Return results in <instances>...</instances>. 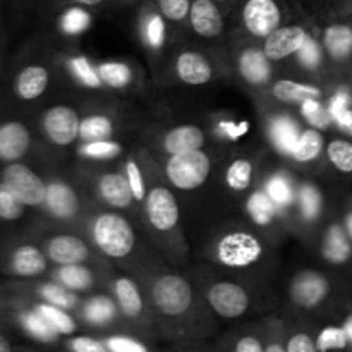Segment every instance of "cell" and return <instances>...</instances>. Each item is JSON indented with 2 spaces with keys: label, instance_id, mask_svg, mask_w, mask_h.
<instances>
[{
  "label": "cell",
  "instance_id": "obj_1",
  "mask_svg": "<svg viewBox=\"0 0 352 352\" xmlns=\"http://www.w3.org/2000/svg\"><path fill=\"white\" fill-rule=\"evenodd\" d=\"M95 243L107 256L124 258L134 248V230L119 213H102L93 223Z\"/></svg>",
  "mask_w": 352,
  "mask_h": 352
},
{
  "label": "cell",
  "instance_id": "obj_2",
  "mask_svg": "<svg viewBox=\"0 0 352 352\" xmlns=\"http://www.w3.org/2000/svg\"><path fill=\"white\" fill-rule=\"evenodd\" d=\"M210 167H212L210 157L198 148V150L172 155L165 170H167L168 181L175 188L182 189V191H191V189L205 184L210 174Z\"/></svg>",
  "mask_w": 352,
  "mask_h": 352
},
{
  "label": "cell",
  "instance_id": "obj_3",
  "mask_svg": "<svg viewBox=\"0 0 352 352\" xmlns=\"http://www.w3.org/2000/svg\"><path fill=\"white\" fill-rule=\"evenodd\" d=\"M0 181L26 206H41L47 195V182L21 162L6 164L0 170Z\"/></svg>",
  "mask_w": 352,
  "mask_h": 352
},
{
  "label": "cell",
  "instance_id": "obj_4",
  "mask_svg": "<svg viewBox=\"0 0 352 352\" xmlns=\"http://www.w3.org/2000/svg\"><path fill=\"white\" fill-rule=\"evenodd\" d=\"M153 301L164 315L179 316L191 306V287L179 275H164L153 285Z\"/></svg>",
  "mask_w": 352,
  "mask_h": 352
},
{
  "label": "cell",
  "instance_id": "obj_5",
  "mask_svg": "<svg viewBox=\"0 0 352 352\" xmlns=\"http://www.w3.org/2000/svg\"><path fill=\"white\" fill-rule=\"evenodd\" d=\"M263 253L260 239L250 232H232L222 237L217 246V258L227 267H248Z\"/></svg>",
  "mask_w": 352,
  "mask_h": 352
},
{
  "label": "cell",
  "instance_id": "obj_6",
  "mask_svg": "<svg viewBox=\"0 0 352 352\" xmlns=\"http://www.w3.org/2000/svg\"><path fill=\"white\" fill-rule=\"evenodd\" d=\"M79 126H81L79 116L71 107L65 105L52 107L41 119V127L47 138L58 146H67L74 143L79 138Z\"/></svg>",
  "mask_w": 352,
  "mask_h": 352
},
{
  "label": "cell",
  "instance_id": "obj_7",
  "mask_svg": "<svg viewBox=\"0 0 352 352\" xmlns=\"http://www.w3.org/2000/svg\"><path fill=\"white\" fill-rule=\"evenodd\" d=\"M243 23L251 34L267 38L280 26V7L275 0H246L243 6Z\"/></svg>",
  "mask_w": 352,
  "mask_h": 352
},
{
  "label": "cell",
  "instance_id": "obj_8",
  "mask_svg": "<svg viewBox=\"0 0 352 352\" xmlns=\"http://www.w3.org/2000/svg\"><path fill=\"white\" fill-rule=\"evenodd\" d=\"M47 270V256L34 244H17L3 256V272L14 277H38Z\"/></svg>",
  "mask_w": 352,
  "mask_h": 352
},
{
  "label": "cell",
  "instance_id": "obj_9",
  "mask_svg": "<svg viewBox=\"0 0 352 352\" xmlns=\"http://www.w3.org/2000/svg\"><path fill=\"white\" fill-rule=\"evenodd\" d=\"M330 296V280L318 272H301L292 280L291 298L301 308H316Z\"/></svg>",
  "mask_w": 352,
  "mask_h": 352
},
{
  "label": "cell",
  "instance_id": "obj_10",
  "mask_svg": "<svg viewBox=\"0 0 352 352\" xmlns=\"http://www.w3.org/2000/svg\"><path fill=\"white\" fill-rule=\"evenodd\" d=\"M208 302L217 315L237 318L244 315L250 305L248 292L234 282H219L208 291Z\"/></svg>",
  "mask_w": 352,
  "mask_h": 352
},
{
  "label": "cell",
  "instance_id": "obj_11",
  "mask_svg": "<svg viewBox=\"0 0 352 352\" xmlns=\"http://www.w3.org/2000/svg\"><path fill=\"white\" fill-rule=\"evenodd\" d=\"M31 148V133L21 120L0 122V164L19 162Z\"/></svg>",
  "mask_w": 352,
  "mask_h": 352
},
{
  "label": "cell",
  "instance_id": "obj_12",
  "mask_svg": "<svg viewBox=\"0 0 352 352\" xmlns=\"http://www.w3.org/2000/svg\"><path fill=\"white\" fill-rule=\"evenodd\" d=\"M146 215L157 230H170L179 222V205L174 195L165 188L151 189L146 198Z\"/></svg>",
  "mask_w": 352,
  "mask_h": 352
},
{
  "label": "cell",
  "instance_id": "obj_13",
  "mask_svg": "<svg viewBox=\"0 0 352 352\" xmlns=\"http://www.w3.org/2000/svg\"><path fill=\"white\" fill-rule=\"evenodd\" d=\"M308 33L302 26H278L265 38L263 52L270 60H282L287 55L298 54L299 48L305 45Z\"/></svg>",
  "mask_w": 352,
  "mask_h": 352
},
{
  "label": "cell",
  "instance_id": "obj_14",
  "mask_svg": "<svg viewBox=\"0 0 352 352\" xmlns=\"http://www.w3.org/2000/svg\"><path fill=\"white\" fill-rule=\"evenodd\" d=\"M43 206L52 217L60 220L74 219L79 212V199L74 189L69 184L55 181L47 184V195H45Z\"/></svg>",
  "mask_w": 352,
  "mask_h": 352
},
{
  "label": "cell",
  "instance_id": "obj_15",
  "mask_svg": "<svg viewBox=\"0 0 352 352\" xmlns=\"http://www.w3.org/2000/svg\"><path fill=\"white\" fill-rule=\"evenodd\" d=\"M189 19L199 36H219L223 30V17L215 0H192Z\"/></svg>",
  "mask_w": 352,
  "mask_h": 352
},
{
  "label": "cell",
  "instance_id": "obj_16",
  "mask_svg": "<svg viewBox=\"0 0 352 352\" xmlns=\"http://www.w3.org/2000/svg\"><path fill=\"white\" fill-rule=\"evenodd\" d=\"M48 82H50V74L47 67L40 64H30L17 72L14 79V93L23 102H33L47 91Z\"/></svg>",
  "mask_w": 352,
  "mask_h": 352
},
{
  "label": "cell",
  "instance_id": "obj_17",
  "mask_svg": "<svg viewBox=\"0 0 352 352\" xmlns=\"http://www.w3.org/2000/svg\"><path fill=\"white\" fill-rule=\"evenodd\" d=\"M89 251L85 241L69 234L52 237L47 243V256L57 265H72L81 263L88 258Z\"/></svg>",
  "mask_w": 352,
  "mask_h": 352
},
{
  "label": "cell",
  "instance_id": "obj_18",
  "mask_svg": "<svg viewBox=\"0 0 352 352\" xmlns=\"http://www.w3.org/2000/svg\"><path fill=\"white\" fill-rule=\"evenodd\" d=\"M322 254L329 263L346 265L352 261V243L344 223H332L323 236Z\"/></svg>",
  "mask_w": 352,
  "mask_h": 352
},
{
  "label": "cell",
  "instance_id": "obj_19",
  "mask_svg": "<svg viewBox=\"0 0 352 352\" xmlns=\"http://www.w3.org/2000/svg\"><path fill=\"white\" fill-rule=\"evenodd\" d=\"M175 71L186 85H205L212 79V65L201 54H196V52H184L179 55Z\"/></svg>",
  "mask_w": 352,
  "mask_h": 352
},
{
  "label": "cell",
  "instance_id": "obj_20",
  "mask_svg": "<svg viewBox=\"0 0 352 352\" xmlns=\"http://www.w3.org/2000/svg\"><path fill=\"white\" fill-rule=\"evenodd\" d=\"M327 52L336 62H347L352 58V23L330 24L323 34Z\"/></svg>",
  "mask_w": 352,
  "mask_h": 352
},
{
  "label": "cell",
  "instance_id": "obj_21",
  "mask_svg": "<svg viewBox=\"0 0 352 352\" xmlns=\"http://www.w3.org/2000/svg\"><path fill=\"white\" fill-rule=\"evenodd\" d=\"M98 188L105 203H109L110 206H116V208H126L134 199L129 179L124 174H117V172L105 174L100 179Z\"/></svg>",
  "mask_w": 352,
  "mask_h": 352
},
{
  "label": "cell",
  "instance_id": "obj_22",
  "mask_svg": "<svg viewBox=\"0 0 352 352\" xmlns=\"http://www.w3.org/2000/svg\"><path fill=\"white\" fill-rule=\"evenodd\" d=\"M205 143V133L198 126H179L165 134L162 146L167 153L175 155L182 151L198 150Z\"/></svg>",
  "mask_w": 352,
  "mask_h": 352
},
{
  "label": "cell",
  "instance_id": "obj_23",
  "mask_svg": "<svg viewBox=\"0 0 352 352\" xmlns=\"http://www.w3.org/2000/svg\"><path fill=\"white\" fill-rule=\"evenodd\" d=\"M239 71L241 76H243L248 82H251V85H261V82L270 79V58L265 55L263 50L250 48V50H246L241 55Z\"/></svg>",
  "mask_w": 352,
  "mask_h": 352
},
{
  "label": "cell",
  "instance_id": "obj_24",
  "mask_svg": "<svg viewBox=\"0 0 352 352\" xmlns=\"http://www.w3.org/2000/svg\"><path fill=\"white\" fill-rule=\"evenodd\" d=\"M274 96L284 103H302L309 98H320L322 89L313 85H302V82L291 81V79H280L274 85Z\"/></svg>",
  "mask_w": 352,
  "mask_h": 352
},
{
  "label": "cell",
  "instance_id": "obj_25",
  "mask_svg": "<svg viewBox=\"0 0 352 352\" xmlns=\"http://www.w3.org/2000/svg\"><path fill=\"white\" fill-rule=\"evenodd\" d=\"M325 150V140L318 129H306L299 136L294 150L291 151L292 158L299 164H308V162L316 160Z\"/></svg>",
  "mask_w": 352,
  "mask_h": 352
},
{
  "label": "cell",
  "instance_id": "obj_26",
  "mask_svg": "<svg viewBox=\"0 0 352 352\" xmlns=\"http://www.w3.org/2000/svg\"><path fill=\"white\" fill-rule=\"evenodd\" d=\"M327 158L333 170L342 175H352V138H333L325 146Z\"/></svg>",
  "mask_w": 352,
  "mask_h": 352
},
{
  "label": "cell",
  "instance_id": "obj_27",
  "mask_svg": "<svg viewBox=\"0 0 352 352\" xmlns=\"http://www.w3.org/2000/svg\"><path fill=\"white\" fill-rule=\"evenodd\" d=\"M116 296L122 308L124 315L129 318H136L143 311V299L138 285L131 278L122 277L116 282Z\"/></svg>",
  "mask_w": 352,
  "mask_h": 352
},
{
  "label": "cell",
  "instance_id": "obj_28",
  "mask_svg": "<svg viewBox=\"0 0 352 352\" xmlns=\"http://www.w3.org/2000/svg\"><path fill=\"white\" fill-rule=\"evenodd\" d=\"M19 320H21V325H23V329L36 340H43V342H54V340H57V337L60 336V333L57 332V329H55V327L52 325V323L48 322V320L41 315V313H38L34 308L31 309V311L21 313Z\"/></svg>",
  "mask_w": 352,
  "mask_h": 352
},
{
  "label": "cell",
  "instance_id": "obj_29",
  "mask_svg": "<svg viewBox=\"0 0 352 352\" xmlns=\"http://www.w3.org/2000/svg\"><path fill=\"white\" fill-rule=\"evenodd\" d=\"M299 136L301 134H299L296 122L287 119V117H278L272 124V140H274L275 146L280 151H284V153H291L294 150Z\"/></svg>",
  "mask_w": 352,
  "mask_h": 352
},
{
  "label": "cell",
  "instance_id": "obj_30",
  "mask_svg": "<svg viewBox=\"0 0 352 352\" xmlns=\"http://www.w3.org/2000/svg\"><path fill=\"white\" fill-rule=\"evenodd\" d=\"M112 134V120L105 116H89L86 117V119H82L81 126H79V136H81V140H85L86 143L109 140Z\"/></svg>",
  "mask_w": 352,
  "mask_h": 352
},
{
  "label": "cell",
  "instance_id": "obj_31",
  "mask_svg": "<svg viewBox=\"0 0 352 352\" xmlns=\"http://www.w3.org/2000/svg\"><path fill=\"white\" fill-rule=\"evenodd\" d=\"M57 277L64 284V287L72 289V291H82V289L91 287L93 284V274L79 263L62 265Z\"/></svg>",
  "mask_w": 352,
  "mask_h": 352
},
{
  "label": "cell",
  "instance_id": "obj_32",
  "mask_svg": "<svg viewBox=\"0 0 352 352\" xmlns=\"http://www.w3.org/2000/svg\"><path fill=\"white\" fill-rule=\"evenodd\" d=\"M330 117L337 124L340 131L352 138V109H351V95L347 91H340L333 96L332 103L329 107Z\"/></svg>",
  "mask_w": 352,
  "mask_h": 352
},
{
  "label": "cell",
  "instance_id": "obj_33",
  "mask_svg": "<svg viewBox=\"0 0 352 352\" xmlns=\"http://www.w3.org/2000/svg\"><path fill=\"white\" fill-rule=\"evenodd\" d=\"M28 206L0 181V222L12 223L24 217Z\"/></svg>",
  "mask_w": 352,
  "mask_h": 352
},
{
  "label": "cell",
  "instance_id": "obj_34",
  "mask_svg": "<svg viewBox=\"0 0 352 352\" xmlns=\"http://www.w3.org/2000/svg\"><path fill=\"white\" fill-rule=\"evenodd\" d=\"M34 309H36L38 313H41V315H43L45 318L57 329V332L62 333V336H71V333H74L76 329H78L76 322L71 318V315H67V313L64 311V308H58V306L50 305V302L45 301L34 306Z\"/></svg>",
  "mask_w": 352,
  "mask_h": 352
},
{
  "label": "cell",
  "instance_id": "obj_35",
  "mask_svg": "<svg viewBox=\"0 0 352 352\" xmlns=\"http://www.w3.org/2000/svg\"><path fill=\"white\" fill-rule=\"evenodd\" d=\"M113 315H116L113 302L109 298H105V296L93 298L85 308L86 320L93 323V325H107L109 322H112Z\"/></svg>",
  "mask_w": 352,
  "mask_h": 352
},
{
  "label": "cell",
  "instance_id": "obj_36",
  "mask_svg": "<svg viewBox=\"0 0 352 352\" xmlns=\"http://www.w3.org/2000/svg\"><path fill=\"white\" fill-rule=\"evenodd\" d=\"M248 212L253 217L254 222L265 226V223H268L274 219L275 203L272 201V198L267 192H254L250 198V201H248Z\"/></svg>",
  "mask_w": 352,
  "mask_h": 352
},
{
  "label": "cell",
  "instance_id": "obj_37",
  "mask_svg": "<svg viewBox=\"0 0 352 352\" xmlns=\"http://www.w3.org/2000/svg\"><path fill=\"white\" fill-rule=\"evenodd\" d=\"M251 177H253V167H251V162L246 160V158H239V160L232 162V165L227 170V184L234 191H246L251 184Z\"/></svg>",
  "mask_w": 352,
  "mask_h": 352
},
{
  "label": "cell",
  "instance_id": "obj_38",
  "mask_svg": "<svg viewBox=\"0 0 352 352\" xmlns=\"http://www.w3.org/2000/svg\"><path fill=\"white\" fill-rule=\"evenodd\" d=\"M98 76L103 82H107L112 88H122L133 79L131 69L126 64L119 62H107L98 67Z\"/></svg>",
  "mask_w": 352,
  "mask_h": 352
},
{
  "label": "cell",
  "instance_id": "obj_39",
  "mask_svg": "<svg viewBox=\"0 0 352 352\" xmlns=\"http://www.w3.org/2000/svg\"><path fill=\"white\" fill-rule=\"evenodd\" d=\"M267 195L270 196L272 201L278 206L289 205L292 201V186L285 175L278 174L268 181L267 184Z\"/></svg>",
  "mask_w": 352,
  "mask_h": 352
},
{
  "label": "cell",
  "instance_id": "obj_40",
  "mask_svg": "<svg viewBox=\"0 0 352 352\" xmlns=\"http://www.w3.org/2000/svg\"><path fill=\"white\" fill-rule=\"evenodd\" d=\"M347 346H349V339H347L344 327H327L316 339L318 351L346 349Z\"/></svg>",
  "mask_w": 352,
  "mask_h": 352
},
{
  "label": "cell",
  "instance_id": "obj_41",
  "mask_svg": "<svg viewBox=\"0 0 352 352\" xmlns=\"http://www.w3.org/2000/svg\"><path fill=\"white\" fill-rule=\"evenodd\" d=\"M65 289L60 287V285H55V284H45L38 289V294L43 298V301L50 302V305L58 306V308L69 309L76 305V298L72 294H69Z\"/></svg>",
  "mask_w": 352,
  "mask_h": 352
},
{
  "label": "cell",
  "instance_id": "obj_42",
  "mask_svg": "<svg viewBox=\"0 0 352 352\" xmlns=\"http://www.w3.org/2000/svg\"><path fill=\"white\" fill-rule=\"evenodd\" d=\"M301 110L302 116H305L313 126L318 127V129H323V127H327L332 122L329 109H325V107L320 103V98H309L306 100V102H302Z\"/></svg>",
  "mask_w": 352,
  "mask_h": 352
},
{
  "label": "cell",
  "instance_id": "obj_43",
  "mask_svg": "<svg viewBox=\"0 0 352 352\" xmlns=\"http://www.w3.org/2000/svg\"><path fill=\"white\" fill-rule=\"evenodd\" d=\"M89 23H91V17H89V14L85 9H81V7H69L64 12V16H62L60 24L62 30L67 31L69 34H76L86 30Z\"/></svg>",
  "mask_w": 352,
  "mask_h": 352
},
{
  "label": "cell",
  "instance_id": "obj_44",
  "mask_svg": "<svg viewBox=\"0 0 352 352\" xmlns=\"http://www.w3.org/2000/svg\"><path fill=\"white\" fill-rule=\"evenodd\" d=\"M299 199H301V210L302 215L308 220L316 219L322 210V196H320L318 189L311 184L302 186L299 191Z\"/></svg>",
  "mask_w": 352,
  "mask_h": 352
},
{
  "label": "cell",
  "instance_id": "obj_45",
  "mask_svg": "<svg viewBox=\"0 0 352 352\" xmlns=\"http://www.w3.org/2000/svg\"><path fill=\"white\" fill-rule=\"evenodd\" d=\"M157 3L162 16L175 23L186 19L191 10V0H157Z\"/></svg>",
  "mask_w": 352,
  "mask_h": 352
},
{
  "label": "cell",
  "instance_id": "obj_46",
  "mask_svg": "<svg viewBox=\"0 0 352 352\" xmlns=\"http://www.w3.org/2000/svg\"><path fill=\"white\" fill-rule=\"evenodd\" d=\"M120 151V146L117 143H112V141H93V143H88L85 148H82V153L88 155V157L93 158H110L116 157Z\"/></svg>",
  "mask_w": 352,
  "mask_h": 352
},
{
  "label": "cell",
  "instance_id": "obj_47",
  "mask_svg": "<svg viewBox=\"0 0 352 352\" xmlns=\"http://www.w3.org/2000/svg\"><path fill=\"white\" fill-rule=\"evenodd\" d=\"M126 175L129 179L131 189H133V195L138 201L144 199V182H143V175H141L140 165L136 164L134 160H129L126 164Z\"/></svg>",
  "mask_w": 352,
  "mask_h": 352
},
{
  "label": "cell",
  "instance_id": "obj_48",
  "mask_svg": "<svg viewBox=\"0 0 352 352\" xmlns=\"http://www.w3.org/2000/svg\"><path fill=\"white\" fill-rule=\"evenodd\" d=\"M298 54H299V60H301L302 64L309 69H315L316 65L320 64V57H322V55H320L318 45H316V41L313 40L309 34H308V38H306L305 45L299 48Z\"/></svg>",
  "mask_w": 352,
  "mask_h": 352
},
{
  "label": "cell",
  "instance_id": "obj_49",
  "mask_svg": "<svg viewBox=\"0 0 352 352\" xmlns=\"http://www.w3.org/2000/svg\"><path fill=\"white\" fill-rule=\"evenodd\" d=\"M71 65H72V69L78 72L79 79H81L82 82H86V85H89V86H100V81H102V79H100V76L96 74L95 69L88 64V60H86V58H82V57L72 58Z\"/></svg>",
  "mask_w": 352,
  "mask_h": 352
},
{
  "label": "cell",
  "instance_id": "obj_50",
  "mask_svg": "<svg viewBox=\"0 0 352 352\" xmlns=\"http://www.w3.org/2000/svg\"><path fill=\"white\" fill-rule=\"evenodd\" d=\"M107 347L113 352H146V347L131 337H112L107 340Z\"/></svg>",
  "mask_w": 352,
  "mask_h": 352
},
{
  "label": "cell",
  "instance_id": "obj_51",
  "mask_svg": "<svg viewBox=\"0 0 352 352\" xmlns=\"http://www.w3.org/2000/svg\"><path fill=\"white\" fill-rule=\"evenodd\" d=\"M285 351H289V352H315V351H318V347H316V342L311 339V337L306 336V333H298V336L291 337V340H289Z\"/></svg>",
  "mask_w": 352,
  "mask_h": 352
},
{
  "label": "cell",
  "instance_id": "obj_52",
  "mask_svg": "<svg viewBox=\"0 0 352 352\" xmlns=\"http://www.w3.org/2000/svg\"><path fill=\"white\" fill-rule=\"evenodd\" d=\"M69 347L76 352H105L109 349L107 344L98 342V340L95 339H89V337H79V339H74L69 344Z\"/></svg>",
  "mask_w": 352,
  "mask_h": 352
},
{
  "label": "cell",
  "instance_id": "obj_53",
  "mask_svg": "<svg viewBox=\"0 0 352 352\" xmlns=\"http://www.w3.org/2000/svg\"><path fill=\"white\" fill-rule=\"evenodd\" d=\"M164 34H165V26L162 23L160 16L158 14H153L151 16V21L148 23V38H150L151 45L153 47H160L162 41H164Z\"/></svg>",
  "mask_w": 352,
  "mask_h": 352
},
{
  "label": "cell",
  "instance_id": "obj_54",
  "mask_svg": "<svg viewBox=\"0 0 352 352\" xmlns=\"http://www.w3.org/2000/svg\"><path fill=\"white\" fill-rule=\"evenodd\" d=\"M234 349L237 352H261L265 351V347L261 346V342L256 339V337L250 336V337H243V339L236 344Z\"/></svg>",
  "mask_w": 352,
  "mask_h": 352
},
{
  "label": "cell",
  "instance_id": "obj_55",
  "mask_svg": "<svg viewBox=\"0 0 352 352\" xmlns=\"http://www.w3.org/2000/svg\"><path fill=\"white\" fill-rule=\"evenodd\" d=\"M342 223H344V227H346V232H347V236H349V239L352 243V206L349 210H347L346 215H344Z\"/></svg>",
  "mask_w": 352,
  "mask_h": 352
},
{
  "label": "cell",
  "instance_id": "obj_56",
  "mask_svg": "<svg viewBox=\"0 0 352 352\" xmlns=\"http://www.w3.org/2000/svg\"><path fill=\"white\" fill-rule=\"evenodd\" d=\"M10 351H12V344H10L9 339L0 332V352H10Z\"/></svg>",
  "mask_w": 352,
  "mask_h": 352
},
{
  "label": "cell",
  "instance_id": "obj_57",
  "mask_svg": "<svg viewBox=\"0 0 352 352\" xmlns=\"http://www.w3.org/2000/svg\"><path fill=\"white\" fill-rule=\"evenodd\" d=\"M342 327H344V330H346V336H347V339H349V342H352V315L346 320V323H344Z\"/></svg>",
  "mask_w": 352,
  "mask_h": 352
},
{
  "label": "cell",
  "instance_id": "obj_58",
  "mask_svg": "<svg viewBox=\"0 0 352 352\" xmlns=\"http://www.w3.org/2000/svg\"><path fill=\"white\" fill-rule=\"evenodd\" d=\"M74 2H78L79 6H86V7H95V6H100V3H102L103 0H74Z\"/></svg>",
  "mask_w": 352,
  "mask_h": 352
},
{
  "label": "cell",
  "instance_id": "obj_59",
  "mask_svg": "<svg viewBox=\"0 0 352 352\" xmlns=\"http://www.w3.org/2000/svg\"><path fill=\"white\" fill-rule=\"evenodd\" d=\"M340 3H342L346 12H352V0H340Z\"/></svg>",
  "mask_w": 352,
  "mask_h": 352
},
{
  "label": "cell",
  "instance_id": "obj_60",
  "mask_svg": "<svg viewBox=\"0 0 352 352\" xmlns=\"http://www.w3.org/2000/svg\"><path fill=\"white\" fill-rule=\"evenodd\" d=\"M265 351H268V352H274V351H285V347H282V346H268V347H265Z\"/></svg>",
  "mask_w": 352,
  "mask_h": 352
},
{
  "label": "cell",
  "instance_id": "obj_61",
  "mask_svg": "<svg viewBox=\"0 0 352 352\" xmlns=\"http://www.w3.org/2000/svg\"><path fill=\"white\" fill-rule=\"evenodd\" d=\"M3 302H6V299H3L2 291H0V311H2V308H3Z\"/></svg>",
  "mask_w": 352,
  "mask_h": 352
},
{
  "label": "cell",
  "instance_id": "obj_62",
  "mask_svg": "<svg viewBox=\"0 0 352 352\" xmlns=\"http://www.w3.org/2000/svg\"><path fill=\"white\" fill-rule=\"evenodd\" d=\"M2 65H3V60H2V52H0V71H2Z\"/></svg>",
  "mask_w": 352,
  "mask_h": 352
}]
</instances>
